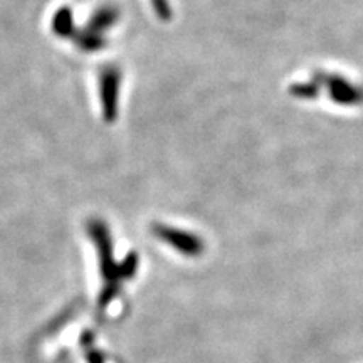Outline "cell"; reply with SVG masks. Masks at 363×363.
Masks as SVG:
<instances>
[{
    "mask_svg": "<svg viewBox=\"0 0 363 363\" xmlns=\"http://www.w3.org/2000/svg\"><path fill=\"white\" fill-rule=\"evenodd\" d=\"M160 235L169 239L170 244H174V246H177L184 252H194L195 249L199 247L197 242H192V238H190V235H180L175 233H160Z\"/></svg>",
    "mask_w": 363,
    "mask_h": 363,
    "instance_id": "6da1fadb",
    "label": "cell"
}]
</instances>
